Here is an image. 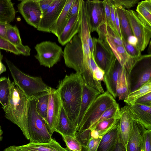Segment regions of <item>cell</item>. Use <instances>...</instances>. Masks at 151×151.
Returning a JSON list of instances; mask_svg holds the SVG:
<instances>
[{
    "label": "cell",
    "instance_id": "ac0fdd59",
    "mask_svg": "<svg viewBox=\"0 0 151 151\" xmlns=\"http://www.w3.org/2000/svg\"><path fill=\"white\" fill-rule=\"evenodd\" d=\"M122 66L116 59L104 72L103 81L107 91L115 99L119 73Z\"/></svg>",
    "mask_w": 151,
    "mask_h": 151
},
{
    "label": "cell",
    "instance_id": "4316f807",
    "mask_svg": "<svg viewBox=\"0 0 151 151\" xmlns=\"http://www.w3.org/2000/svg\"><path fill=\"white\" fill-rule=\"evenodd\" d=\"M73 1V0H66L64 8L59 16L50 28V32L58 38L68 22V14Z\"/></svg>",
    "mask_w": 151,
    "mask_h": 151
},
{
    "label": "cell",
    "instance_id": "f1b7e54d",
    "mask_svg": "<svg viewBox=\"0 0 151 151\" xmlns=\"http://www.w3.org/2000/svg\"><path fill=\"white\" fill-rule=\"evenodd\" d=\"M11 0H0V22L10 23L14 21L16 11Z\"/></svg>",
    "mask_w": 151,
    "mask_h": 151
},
{
    "label": "cell",
    "instance_id": "e575fe53",
    "mask_svg": "<svg viewBox=\"0 0 151 151\" xmlns=\"http://www.w3.org/2000/svg\"><path fill=\"white\" fill-rule=\"evenodd\" d=\"M120 109L119 105L117 102L106 109L96 120L89 129L91 131L95 125L100 122L104 120L120 115Z\"/></svg>",
    "mask_w": 151,
    "mask_h": 151
},
{
    "label": "cell",
    "instance_id": "11a10c76",
    "mask_svg": "<svg viewBox=\"0 0 151 151\" xmlns=\"http://www.w3.org/2000/svg\"><path fill=\"white\" fill-rule=\"evenodd\" d=\"M14 146H9L5 149L3 151H16L14 149Z\"/></svg>",
    "mask_w": 151,
    "mask_h": 151
},
{
    "label": "cell",
    "instance_id": "1f68e13d",
    "mask_svg": "<svg viewBox=\"0 0 151 151\" xmlns=\"http://www.w3.org/2000/svg\"><path fill=\"white\" fill-rule=\"evenodd\" d=\"M116 6L117 8L122 39L126 41L127 38L129 36L133 35L129 22L123 10V8L121 6Z\"/></svg>",
    "mask_w": 151,
    "mask_h": 151
},
{
    "label": "cell",
    "instance_id": "ab89813d",
    "mask_svg": "<svg viewBox=\"0 0 151 151\" xmlns=\"http://www.w3.org/2000/svg\"><path fill=\"white\" fill-rule=\"evenodd\" d=\"M142 149L143 151H151V130L145 129L143 133Z\"/></svg>",
    "mask_w": 151,
    "mask_h": 151
},
{
    "label": "cell",
    "instance_id": "3957f363",
    "mask_svg": "<svg viewBox=\"0 0 151 151\" xmlns=\"http://www.w3.org/2000/svg\"><path fill=\"white\" fill-rule=\"evenodd\" d=\"M5 62L14 84L28 97L44 91L49 93L50 87L44 82L41 77H32L24 73L7 59Z\"/></svg>",
    "mask_w": 151,
    "mask_h": 151
},
{
    "label": "cell",
    "instance_id": "816d5d0a",
    "mask_svg": "<svg viewBox=\"0 0 151 151\" xmlns=\"http://www.w3.org/2000/svg\"><path fill=\"white\" fill-rule=\"evenodd\" d=\"M126 41L128 44L131 45L137 46L138 43V39L135 36L133 35L129 36L127 38Z\"/></svg>",
    "mask_w": 151,
    "mask_h": 151
},
{
    "label": "cell",
    "instance_id": "2e32d148",
    "mask_svg": "<svg viewBox=\"0 0 151 151\" xmlns=\"http://www.w3.org/2000/svg\"><path fill=\"white\" fill-rule=\"evenodd\" d=\"M101 93L86 83L82 84V93L81 106L78 116L74 124L77 132L86 111L97 97Z\"/></svg>",
    "mask_w": 151,
    "mask_h": 151
},
{
    "label": "cell",
    "instance_id": "6da1fadb",
    "mask_svg": "<svg viewBox=\"0 0 151 151\" xmlns=\"http://www.w3.org/2000/svg\"><path fill=\"white\" fill-rule=\"evenodd\" d=\"M83 81L80 73H72L59 81L56 89L62 106L74 126L80 109Z\"/></svg>",
    "mask_w": 151,
    "mask_h": 151
},
{
    "label": "cell",
    "instance_id": "8d00e7d4",
    "mask_svg": "<svg viewBox=\"0 0 151 151\" xmlns=\"http://www.w3.org/2000/svg\"><path fill=\"white\" fill-rule=\"evenodd\" d=\"M66 144V149L68 151H82V146L81 143L75 137L69 135L62 136Z\"/></svg>",
    "mask_w": 151,
    "mask_h": 151
},
{
    "label": "cell",
    "instance_id": "ba28073f",
    "mask_svg": "<svg viewBox=\"0 0 151 151\" xmlns=\"http://www.w3.org/2000/svg\"><path fill=\"white\" fill-rule=\"evenodd\" d=\"M63 56L66 66L80 74L85 58L81 41L78 33L65 45Z\"/></svg>",
    "mask_w": 151,
    "mask_h": 151
},
{
    "label": "cell",
    "instance_id": "c3c4849f",
    "mask_svg": "<svg viewBox=\"0 0 151 151\" xmlns=\"http://www.w3.org/2000/svg\"><path fill=\"white\" fill-rule=\"evenodd\" d=\"M53 1V0H38L42 14L50 7Z\"/></svg>",
    "mask_w": 151,
    "mask_h": 151
},
{
    "label": "cell",
    "instance_id": "277c9868",
    "mask_svg": "<svg viewBox=\"0 0 151 151\" xmlns=\"http://www.w3.org/2000/svg\"><path fill=\"white\" fill-rule=\"evenodd\" d=\"M35 96L29 98L28 110V125L30 142L46 143L52 140V135L45 122L38 113Z\"/></svg>",
    "mask_w": 151,
    "mask_h": 151
},
{
    "label": "cell",
    "instance_id": "74e56055",
    "mask_svg": "<svg viewBox=\"0 0 151 151\" xmlns=\"http://www.w3.org/2000/svg\"><path fill=\"white\" fill-rule=\"evenodd\" d=\"M123 46L128 54L131 57L137 58L142 55L141 51L137 46H133L128 44L127 41L122 39Z\"/></svg>",
    "mask_w": 151,
    "mask_h": 151
},
{
    "label": "cell",
    "instance_id": "94428289",
    "mask_svg": "<svg viewBox=\"0 0 151 151\" xmlns=\"http://www.w3.org/2000/svg\"><path fill=\"white\" fill-rule=\"evenodd\" d=\"M140 151H143L142 149Z\"/></svg>",
    "mask_w": 151,
    "mask_h": 151
},
{
    "label": "cell",
    "instance_id": "7dc6e473",
    "mask_svg": "<svg viewBox=\"0 0 151 151\" xmlns=\"http://www.w3.org/2000/svg\"><path fill=\"white\" fill-rule=\"evenodd\" d=\"M15 47L19 52L20 55L25 56L30 55L31 49L28 46L24 45L22 44H21Z\"/></svg>",
    "mask_w": 151,
    "mask_h": 151
},
{
    "label": "cell",
    "instance_id": "d4e9b609",
    "mask_svg": "<svg viewBox=\"0 0 151 151\" xmlns=\"http://www.w3.org/2000/svg\"><path fill=\"white\" fill-rule=\"evenodd\" d=\"M55 132L62 136L69 135L75 137L76 132L73 124L68 118L62 105Z\"/></svg>",
    "mask_w": 151,
    "mask_h": 151
},
{
    "label": "cell",
    "instance_id": "836d02e7",
    "mask_svg": "<svg viewBox=\"0 0 151 151\" xmlns=\"http://www.w3.org/2000/svg\"><path fill=\"white\" fill-rule=\"evenodd\" d=\"M136 12L151 25V0L142 1L138 3Z\"/></svg>",
    "mask_w": 151,
    "mask_h": 151
},
{
    "label": "cell",
    "instance_id": "bcb514c9",
    "mask_svg": "<svg viewBox=\"0 0 151 151\" xmlns=\"http://www.w3.org/2000/svg\"><path fill=\"white\" fill-rule=\"evenodd\" d=\"M134 104L151 106V92L145 94L137 99Z\"/></svg>",
    "mask_w": 151,
    "mask_h": 151
},
{
    "label": "cell",
    "instance_id": "db71d44e",
    "mask_svg": "<svg viewBox=\"0 0 151 151\" xmlns=\"http://www.w3.org/2000/svg\"><path fill=\"white\" fill-rule=\"evenodd\" d=\"M2 60H0V75L6 70V67L2 63Z\"/></svg>",
    "mask_w": 151,
    "mask_h": 151
},
{
    "label": "cell",
    "instance_id": "44dd1931",
    "mask_svg": "<svg viewBox=\"0 0 151 151\" xmlns=\"http://www.w3.org/2000/svg\"><path fill=\"white\" fill-rule=\"evenodd\" d=\"M81 23L80 12L70 18L61 34L58 38V41L64 46L69 42L78 34Z\"/></svg>",
    "mask_w": 151,
    "mask_h": 151
},
{
    "label": "cell",
    "instance_id": "d590c367",
    "mask_svg": "<svg viewBox=\"0 0 151 151\" xmlns=\"http://www.w3.org/2000/svg\"><path fill=\"white\" fill-rule=\"evenodd\" d=\"M7 40L15 47L22 44L19 30L17 27L11 25L7 30Z\"/></svg>",
    "mask_w": 151,
    "mask_h": 151
},
{
    "label": "cell",
    "instance_id": "f907efd6",
    "mask_svg": "<svg viewBox=\"0 0 151 151\" xmlns=\"http://www.w3.org/2000/svg\"><path fill=\"white\" fill-rule=\"evenodd\" d=\"M110 7L111 12V19L112 24L114 29L117 33L115 23V13L114 6L111 0H110Z\"/></svg>",
    "mask_w": 151,
    "mask_h": 151
},
{
    "label": "cell",
    "instance_id": "9a60e30c",
    "mask_svg": "<svg viewBox=\"0 0 151 151\" xmlns=\"http://www.w3.org/2000/svg\"><path fill=\"white\" fill-rule=\"evenodd\" d=\"M80 18V25L78 34L81 41L83 52L88 53L90 50L92 57L93 42L91 35L83 0H81Z\"/></svg>",
    "mask_w": 151,
    "mask_h": 151
},
{
    "label": "cell",
    "instance_id": "ffe728a7",
    "mask_svg": "<svg viewBox=\"0 0 151 151\" xmlns=\"http://www.w3.org/2000/svg\"><path fill=\"white\" fill-rule=\"evenodd\" d=\"M128 106L133 117L146 129L151 130V106L137 104Z\"/></svg>",
    "mask_w": 151,
    "mask_h": 151
},
{
    "label": "cell",
    "instance_id": "f35d334b",
    "mask_svg": "<svg viewBox=\"0 0 151 151\" xmlns=\"http://www.w3.org/2000/svg\"><path fill=\"white\" fill-rule=\"evenodd\" d=\"M106 36L113 43L118 45L123 46L122 39L107 25Z\"/></svg>",
    "mask_w": 151,
    "mask_h": 151
},
{
    "label": "cell",
    "instance_id": "484cf974",
    "mask_svg": "<svg viewBox=\"0 0 151 151\" xmlns=\"http://www.w3.org/2000/svg\"><path fill=\"white\" fill-rule=\"evenodd\" d=\"M119 139L118 125L103 136L99 144L97 151H112L118 142Z\"/></svg>",
    "mask_w": 151,
    "mask_h": 151
},
{
    "label": "cell",
    "instance_id": "5b68a950",
    "mask_svg": "<svg viewBox=\"0 0 151 151\" xmlns=\"http://www.w3.org/2000/svg\"><path fill=\"white\" fill-rule=\"evenodd\" d=\"M116 102L115 99L107 91L101 93L86 111L76 134L89 130L92 125L103 113Z\"/></svg>",
    "mask_w": 151,
    "mask_h": 151
},
{
    "label": "cell",
    "instance_id": "8fae6325",
    "mask_svg": "<svg viewBox=\"0 0 151 151\" xmlns=\"http://www.w3.org/2000/svg\"><path fill=\"white\" fill-rule=\"evenodd\" d=\"M93 50L92 55L96 64L104 72L116 59L106 38L99 40L93 38Z\"/></svg>",
    "mask_w": 151,
    "mask_h": 151
},
{
    "label": "cell",
    "instance_id": "f6af8a7d",
    "mask_svg": "<svg viewBox=\"0 0 151 151\" xmlns=\"http://www.w3.org/2000/svg\"><path fill=\"white\" fill-rule=\"evenodd\" d=\"M101 138L95 139L91 138L86 146L82 148V151H97Z\"/></svg>",
    "mask_w": 151,
    "mask_h": 151
},
{
    "label": "cell",
    "instance_id": "d6a6232c",
    "mask_svg": "<svg viewBox=\"0 0 151 151\" xmlns=\"http://www.w3.org/2000/svg\"><path fill=\"white\" fill-rule=\"evenodd\" d=\"M35 96L36 98V107L37 111L45 122L47 117L49 93L44 91Z\"/></svg>",
    "mask_w": 151,
    "mask_h": 151
},
{
    "label": "cell",
    "instance_id": "9f6ffc18",
    "mask_svg": "<svg viewBox=\"0 0 151 151\" xmlns=\"http://www.w3.org/2000/svg\"><path fill=\"white\" fill-rule=\"evenodd\" d=\"M149 47L148 50V54L151 55V41H150L149 44Z\"/></svg>",
    "mask_w": 151,
    "mask_h": 151
},
{
    "label": "cell",
    "instance_id": "b9f144b4",
    "mask_svg": "<svg viewBox=\"0 0 151 151\" xmlns=\"http://www.w3.org/2000/svg\"><path fill=\"white\" fill-rule=\"evenodd\" d=\"M102 1L104 8L106 24L118 34L113 27L111 20L110 7V0H104Z\"/></svg>",
    "mask_w": 151,
    "mask_h": 151
},
{
    "label": "cell",
    "instance_id": "f5cc1de1",
    "mask_svg": "<svg viewBox=\"0 0 151 151\" xmlns=\"http://www.w3.org/2000/svg\"><path fill=\"white\" fill-rule=\"evenodd\" d=\"M112 151H126L123 144L118 141L115 147Z\"/></svg>",
    "mask_w": 151,
    "mask_h": 151
},
{
    "label": "cell",
    "instance_id": "7a4b0ae2",
    "mask_svg": "<svg viewBox=\"0 0 151 151\" xmlns=\"http://www.w3.org/2000/svg\"><path fill=\"white\" fill-rule=\"evenodd\" d=\"M29 98L14 82H11L9 104L4 111L5 118L17 125L27 140L30 138L27 121Z\"/></svg>",
    "mask_w": 151,
    "mask_h": 151
},
{
    "label": "cell",
    "instance_id": "9c48e42d",
    "mask_svg": "<svg viewBox=\"0 0 151 151\" xmlns=\"http://www.w3.org/2000/svg\"><path fill=\"white\" fill-rule=\"evenodd\" d=\"M35 49L37 53L35 57L40 65L49 68L59 62L63 55L62 47L56 42L50 41L37 44Z\"/></svg>",
    "mask_w": 151,
    "mask_h": 151
},
{
    "label": "cell",
    "instance_id": "ee69618b",
    "mask_svg": "<svg viewBox=\"0 0 151 151\" xmlns=\"http://www.w3.org/2000/svg\"><path fill=\"white\" fill-rule=\"evenodd\" d=\"M80 6L81 0H73L68 14V20L80 12Z\"/></svg>",
    "mask_w": 151,
    "mask_h": 151
},
{
    "label": "cell",
    "instance_id": "91938a15",
    "mask_svg": "<svg viewBox=\"0 0 151 151\" xmlns=\"http://www.w3.org/2000/svg\"><path fill=\"white\" fill-rule=\"evenodd\" d=\"M2 139V137L0 135V141Z\"/></svg>",
    "mask_w": 151,
    "mask_h": 151
},
{
    "label": "cell",
    "instance_id": "4fadbf2b",
    "mask_svg": "<svg viewBox=\"0 0 151 151\" xmlns=\"http://www.w3.org/2000/svg\"><path fill=\"white\" fill-rule=\"evenodd\" d=\"M17 6L18 12L27 24L37 29L42 16L38 0H23Z\"/></svg>",
    "mask_w": 151,
    "mask_h": 151
},
{
    "label": "cell",
    "instance_id": "681fc988",
    "mask_svg": "<svg viewBox=\"0 0 151 151\" xmlns=\"http://www.w3.org/2000/svg\"><path fill=\"white\" fill-rule=\"evenodd\" d=\"M11 25L10 23L0 22V36L7 40V30Z\"/></svg>",
    "mask_w": 151,
    "mask_h": 151
},
{
    "label": "cell",
    "instance_id": "4dcf8cb0",
    "mask_svg": "<svg viewBox=\"0 0 151 151\" xmlns=\"http://www.w3.org/2000/svg\"><path fill=\"white\" fill-rule=\"evenodd\" d=\"M150 92H151V80L130 93L124 101L128 105H133L137 99Z\"/></svg>",
    "mask_w": 151,
    "mask_h": 151
},
{
    "label": "cell",
    "instance_id": "d6986e66",
    "mask_svg": "<svg viewBox=\"0 0 151 151\" xmlns=\"http://www.w3.org/2000/svg\"><path fill=\"white\" fill-rule=\"evenodd\" d=\"M145 129L144 126L132 116L127 151H140L142 149V134Z\"/></svg>",
    "mask_w": 151,
    "mask_h": 151
},
{
    "label": "cell",
    "instance_id": "30bf717a",
    "mask_svg": "<svg viewBox=\"0 0 151 151\" xmlns=\"http://www.w3.org/2000/svg\"><path fill=\"white\" fill-rule=\"evenodd\" d=\"M87 20L91 32L96 31L106 24L102 1L99 0L84 1Z\"/></svg>",
    "mask_w": 151,
    "mask_h": 151
},
{
    "label": "cell",
    "instance_id": "8992f818",
    "mask_svg": "<svg viewBox=\"0 0 151 151\" xmlns=\"http://www.w3.org/2000/svg\"><path fill=\"white\" fill-rule=\"evenodd\" d=\"M128 73L130 93L151 80V55L138 58Z\"/></svg>",
    "mask_w": 151,
    "mask_h": 151
},
{
    "label": "cell",
    "instance_id": "680465c9",
    "mask_svg": "<svg viewBox=\"0 0 151 151\" xmlns=\"http://www.w3.org/2000/svg\"><path fill=\"white\" fill-rule=\"evenodd\" d=\"M3 57V55L1 54V50L0 49V60H2Z\"/></svg>",
    "mask_w": 151,
    "mask_h": 151
},
{
    "label": "cell",
    "instance_id": "f546056e",
    "mask_svg": "<svg viewBox=\"0 0 151 151\" xmlns=\"http://www.w3.org/2000/svg\"><path fill=\"white\" fill-rule=\"evenodd\" d=\"M11 81L9 77L0 78V104L4 111L7 108L10 98Z\"/></svg>",
    "mask_w": 151,
    "mask_h": 151
},
{
    "label": "cell",
    "instance_id": "cb8c5ba5",
    "mask_svg": "<svg viewBox=\"0 0 151 151\" xmlns=\"http://www.w3.org/2000/svg\"><path fill=\"white\" fill-rule=\"evenodd\" d=\"M120 118V115L105 119L98 123L91 131V138H102L118 125Z\"/></svg>",
    "mask_w": 151,
    "mask_h": 151
},
{
    "label": "cell",
    "instance_id": "e0dca14e",
    "mask_svg": "<svg viewBox=\"0 0 151 151\" xmlns=\"http://www.w3.org/2000/svg\"><path fill=\"white\" fill-rule=\"evenodd\" d=\"M132 119V115L128 105L124 106L120 109L119 124V141L124 145L126 151Z\"/></svg>",
    "mask_w": 151,
    "mask_h": 151
},
{
    "label": "cell",
    "instance_id": "7bdbcfd3",
    "mask_svg": "<svg viewBox=\"0 0 151 151\" xmlns=\"http://www.w3.org/2000/svg\"><path fill=\"white\" fill-rule=\"evenodd\" d=\"M111 1L114 5L121 6L125 9H129L135 6L140 0H111Z\"/></svg>",
    "mask_w": 151,
    "mask_h": 151
},
{
    "label": "cell",
    "instance_id": "52a82bcc",
    "mask_svg": "<svg viewBox=\"0 0 151 151\" xmlns=\"http://www.w3.org/2000/svg\"><path fill=\"white\" fill-rule=\"evenodd\" d=\"M128 20L133 35L138 39L137 47L143 51L149 44L151 37V25L136 12L123 8Z\"/></svg>",
    "mask_w": 151,
    "mask_h": 151
},
{
    "label": "cell",
    "instance_id": "7c38bea8",
    "mask_svg": "<svg viewBox=\"0 0 151 151\" xmlns=\"http://www.w3.org/2000/svg\"><path fill=\"white\" fill-rule=\"evenodd\" d=\"M61 106V102L57 90L50 87L45 123L48 132L52 136L55 132Z\"/></svg>",
    "mask_w": 151,
    "mask_h": 151
},
{
    "label": "cell",
    "instance_id": "60d3db41",
    "mask_svg": "<svg viewBox=\"0 0 151 151\" xmlns=\"http://www.w3.org/2000/svg\"><path fill=\"white\" fill-rule=\"evenodd\" d=\"M0 49L5 50L16 55L20 54L15 47L11 44L7 40L0 36Z\"/></svg>",
    "mask_w": 151,
    "mask_h": 151
},
{
    "label": "cell",
    "instance_id": "6f0895ef",
    "mask_svg": "<svg viewBox=\"0 0 151 151\" xmlns=\"http://www.w3.org/2000/svg\"><path fill=\"white\" fill-rule=\"evenodd\" d=\"M3 131L1 129V127L0 125V135L1 136L3 133Z\"/></svg>",
    "mask_w": 151,
    "mask_h": 151
},
{
    "label": "cell",
    "instance_id": "5bb4252c",
    "mask_svg": "<svg viewBox=\"0 0 151 151\" xmlns=\"http://www.w3.org/2000/svg\"><path fill=\"white\" fill-rule=\"evenodd\" d=\"M66 0H53L48 9L42 14L37 29L43 32L50 33V28L62 12Z\"/></svg>",
    "mask_w": 151,
    "mask_h": 151
},
{
    "label": "cell",
    "instance_id": "83f0119b",
    "mask_svg": "<svg viewBox=\"0 0 151 151\" xmlns=\"http://www.w3.org/2000/svg\"><path fill=\"white\" fill-rule=\"evenodd\" d=\"M130 93L128 73L122 67L119 73L116 88V94L119 100H124Z\"/></svg>",
    "mask_w": 151,
    "mask_h": 151
},
{
    "label": "cell",
    "instance_id": "603a6c76",
    "mask_svg": "<svg viewBox=\"0 0 151 151\" xmlns=\"http://www.w3.org/2000/svg\"><path fill=\"white\" fill-rule=\"evenodd\" d=\"M106 39L117 60L128 72L138 58H134L130 57L127 53L123 46L116 45L106 37Z\"/></svg>",
    "mask_w": 151,
    "mask_h": 151
},
{
    "label": "cell",
    "instance_id": "7402d4cb",
    "mask_svg": "<svg viewBox=\"0 0 151 151\" xmlns=\"http://www.w3.org/2000/svg\"><path fill=\"white\" fill-rule=\"evenodd\" d=\"M14 149L16 151H68L53 139L48 143L29 142L24 145L14 146Z\"/></svg>",
    "mask_w": 151,
    "mask_h": 151
}]
</instances>
